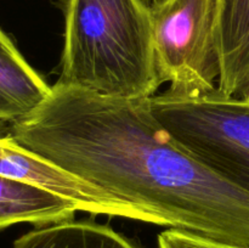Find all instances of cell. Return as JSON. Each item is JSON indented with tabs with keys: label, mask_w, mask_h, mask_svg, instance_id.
Segmentation results:
<instances>
[{
	"label": "cell",
	"mask_w": 249,
	"mask_h": 248,
	"mask_svg": "<svg viewBox=\"0 0 249 248\" xmlns=\"http://www.w3.org/2000/svg\"><path fill=\"white\" fill-rule=\"evenodd\" d=\"M9 134L145 212L155 225L249 248V194L178 145L153 114L150 97L114 99L56 82Z\"/></svg>",
	"instance_id": "6da1fadb"
},
{
	"label": "cell",
	"mask_w": 249,
	"mask_h": 248,
	"mask_svg": "<svg viewBox=\"0 0 249 248\" xmlns=\"http://www.w3.org/2000/svg\"><path fill=\"white\" fill-rule=\"evenodd\" d=\"M63 12L58 83L114 99L155 95L162 80L141 0H66Z\"/></svg>",
	"instance_id": "7a4b0ae2"
},
{
	"label": "cell",
	"mask_w": 249,
	"mask_h": 248,
	"mask_svg": "<svg viewBox=\"0 0 249 248\" xmlns=\"http://www.w3.org/2000/svg\"><path fill=\"white\" fill-rule=\"evenodd\" d=\"M150 104L178 145L249 194V102L215 90L191 97L165 91Z\"/></svg>",
	"instance_id": "3957f363"
},
{
	"label": "cell",
	"mask_w": 249,
	"mask_h": 248,
	"mask_svg": "<svg viewBox=\"0 0 249 248\" xmlns=\"http://www.w3.org/2000/svg\"><path fill=\"white\" fill-rule=\"evenodd\" d=\"M221 0H165L150 10L158 74L168 92L191 97L218 90Z\"/></svg>",
	"instance_id": "277c9868"
},
{
	"label": "cell",
	"mask_w": 249,
	"mask_h": 248,
	"mask_svg": "<svg viewBox=\"0 0 249 248\" xmlns=\"http://www.w3.org/2000/svg\"><path fill=\"white\" fill-rule=\"evenodd\" d=\"M0 175L41 187L94 215L145 219L141 209L32 152L10 134L0 136Z\"/></svg>",
	"instance_id": "5b68a950"
},
{
	"label": "cell",
	"mask_w": 249,
	"mask_h": 248,
	"mask_svg": "<svg viewBox=\"0 0 249 248\" xmlns=\"http://www.w3.org/2000/svg\"><path fill=\"white\" fill-rule=\"evenodd\" d=\"M51 87L33 70L9 35L0 28V136L38 108Z\"/></svg>",
	"instance_id": "8992f818"
},
{
	"label": "cell",
	"mask_w": 249,
	"mask_h": 248,
	"mask_svg": "<svg viewBox=\"0 0 249 248\" xmlns=\"http://www.w3.org/2000/svg\"><path fill=\"white\" fill-rule=\"evenodd\" d=\"M218 91L242 99L249 88V0H221Z\"/></svg>",
	"instance_id": "52a82bcc"
},
{
	"label": "cell",
	"mask_w": 249,
	"mask_h": 248,
	"mask_svg": "<svg viewBox=\"0 0 249 248\" xmlns=\"http://www.w3.org/2000/svg\"><path fill=\"white\" fill-rule=\"evenodd\" d=\"M77 206L50 191L0 175V230L28 223L36 228L74 219Z\"/></svg>",
	"instance_id": "ba28073f"
},
{
	"label": "cell",
	"mask_w": 249,
	"mask_h": 248,
	"mask_svg": "<svg viewBox=\"0 0 249 248\" xmlns=\"http://www.w3.org/2000/svg\"><path fill=\"white\" fill-rule=\"evenodd\" d=\"M14 248H139L106 224L78 220L36 228L14 242Z\"/></svg>",
	"instance_id": "9c48e42d"
},
{
	"label": "cell",
	"mask_w": 249,
	"mask_h": 248,
	"mask_svg": "<svg viewBox=\"0 0 249 248\" xmlns=\"http://www.w3.org/2000/svg\"><path fill=\"white\" fill-rule=\"evenodd\" d=\"M157 248H245L225 245L194 233L169 229L158 235Z\"/></svg>",
	"instance_id": "30bf717a"
},
{
	"label": "cell",
	"mask_w": 249,
	"mask_h": 248,
	"mask_svg": "<svg viewBox=\"0 0 249 248\" xmlns=\"http://www.w3.org/2000/svg\"><path fill=\"white\" fill-rule=\"evenodd\" d=\"M141 1L143 2V5H145L148 10H153L155 7L160 6V4H163L165 0H141Z\"/></svg>",
	"instance_id": "8fae6325"
},
{
	"label": "cell",
	"mask_w": 249,
	"mask_h": 248,
	"mask_svg": "<svg viewBox=\"0 0 249 248\" xmlns=\"http://www.w3.org/2000/svg\"><path fill=\"white\" fill-rule=\"evenodd\" d=\"M242 99H243V100H246V101H247V102H249V88H248L247 91H246V94L243 95Z\"/></svg>",
	"instance_id": "7c38bea8"
}]
</instances>
